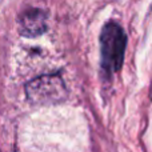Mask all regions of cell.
<instances>
[{
    "mask_svg": "<svg viewBox=\"0 0 152 152\" xmlns=\"http://www.w3.org/2000/svg\"><path fill=\"white\" fill-rule=\"evenodd\" d=\"M127 36L123 28L115 21H110L103 27L100 34L102 67L107 74L119 71L123 66Z\"/></svg>",
    "mask_w": 152,
    "mask_h": 152,
    "instance_id": "obj_1",
    "label": "cell"
},
{
    "mask_svg": "<svg viewBox=\"0 0 152 152\" xmlns=\"http://www.w3.org/2000/svg\"><path fill=\"white\" fill-rule=\"evenodd\" d=\"M27 95L34 103H56L66 96V88L60 76L45 75L27 84Z\"/></svg>",
    "mask_w": 152,
    "mask_h": 152,
    "instance_id": "obj_2",
    "label": "cell"
},
{
    "mask_svg": "<svg viewBox=\"0 0 152 152\" xmlns=\"http://www.w3.org/2000/svg\"><path fill=\"white\" fill-rule=\"evenodd\" d=\"M19 28H20V34L24 36H39L47 28V16L43 11L36 8L28 10L20 16Z\"/></svg>",
    "mask_w": 152,
    "mask_h": 152,
    "instance_id": "obj_3",
    "label": "cell"
}]
</instances>
